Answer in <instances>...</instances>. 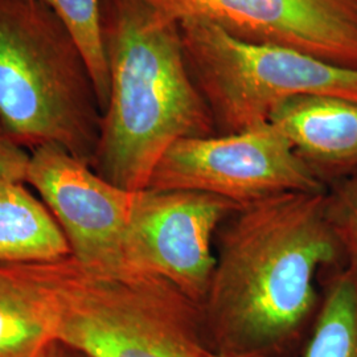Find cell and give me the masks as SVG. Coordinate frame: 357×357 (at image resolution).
Segmentation results:
<instances>
[{
	"label": "cell",
	"mask_w": 357,
	"mask_h": 357,
	"mask_svg": "<svg viewBox=\"0 0 357 357\" xmlns=\"http://www.w3.org/2000/svg\"><path fill=\"white\" fill-rule=\"evenodd\" d=\"M326 213L349 266L357 270V171L332 183L326 192Z\"/></svg>",
	"instance_id": "obj_15"
},
{
	"label": "cell",
	"mask_w": 357,
	"mask_h": 357,
	"mask_svg": "<svg viewBox=\"0 0 357 357\" xmlns=\"http://www.w3.org/2000/svg\"><path fill=\"white\" fill-rule=\"evenodd\" d=\"M56 13L84 53L96 84L101 109L109 96V70L103 47L101 0H40Z\"/></svg>",
	"instance_id": "obj_14"
},
{
	"label": "cell",
	"mask_w": 357,
	"mask_h": 357,
	"mask_svg": "<svg viewBox=\"0 0 357 357\" xmlns=\"http://www.w3.org/2000/svg\"><path fill=\"white\" fill-rule=\"evenodd\" d=\"M202 17L236 38L357 70V0H218Z\"/></svg>",
	"instance_id": "obj_9"
},
{
	"label": "cell",
	"mask_w": 357,
	"mask_h": 357,
	"mask_svg": "<svg viewBox=\"0 0 357 357\" xmlns=\"http://www.w3.org/2000/svg\"><path fill=\"white\" fill-rule=\"evenodd\" d=\"M72 255L64 231L24 183L0 184V264L23 265Z\"/></svg>",
	"instance_id": "obj_11"
},
{
	"label": "cell",
	"mask_w": 357,
	"mask_h": 357,
	"mask_svg": "<svg viewBox=\"0 0 357 357\" xmlns=\"http://www.w3.org/2000/svg\"><path fill=\"white\" fill-rule=\"evenodd\" d=\"M240 208L204 192H137L128 230L130 268L165 278L203 306L216 265L213 236Z\"/></svg>",
	"instance_id": "obj_7"
},
{
	"label": "cell",
	"mask_w": 357,
	"mask_h": 357,
	"mask_svg": "<svg viewBox=\"0 0 357 357\" xmlns=\"http://www.w3.org/2000/svg\"><path fill=\"white\" fill-rule=\"evenodd\" d=\"M185 61L221 134L266 125L298 96L357 101V70L301 52L236 38L202 16L178 20Z\"/></svg>",
	"instance_id": "obj_5"
},
{
	"label": "cell",
	"mask_w": 357,
	"mask_h": 357,
	"mask_svg": "<svg viewBox=\"0 0 357 357\" xmlns=\"http://www.w3.org/2000/svg\"><path fill=\"white\" fill-rule=\"evenodd\" d=\"M305 357H357V270L332 278Z\"/></svg>",
	"instance_id": "obj_13"
},
{
	"label": "cell",
	"mask_w": 357,
	"mask_h": 357,
	"mask_svg": "<svg viewBox=\"0 0 357 357\" xmlns=\"http://www.w3.org/2000/svg\"><path fill=\"white\" fill-rule=\"evenodd\" d=\"M26 183L59 222L75 259L106 271L132 270L128 230L137 192L107 181L53 144L31 150Z\"/></svg>",
	"instance_id": "obj_8"
},
{
	"label": "cell",
	"mask_w": 357,
	"mask_h": 357,
	"mask_svg": "<svg viewBox=\"0 0 357 357\" xmlns=\"http://www.w3.org/2000/svg\"><path fill=\"white\" fill-rule=\"evenodd\" d=\"M158 6L176 16L178 20L188 16H205L218 0H153Z\"/></svg>",
	"instance_id": "obj_17"
},
{
	"label": "cell",
	"mask_w": 357,
	"mask_h": 357,
	"mask_svg": "<svg viewBox=\"0 0 357 357\" xmlns=\"http://www.w3.org/2000/svg\"><path fill=\"white\" fill-rule=\"evenodd\" d=\"M41 357H90L82 351L77 349L72 345L66 344L64 342L56 339L53 340L48 348L44 351Z\"/></svg>",
	"instance_id": "obj_18"
},
{
	"label": "cell",
	"mask_w": 357,
	"mask_h": 357,
	"mask_svg": "<svg viewBox=\"0 0 357 357\" xmlns=\"http://www.w3.org/2000/svg\"><path fill=\"white\" fill-rule=\"evenodd\" d=\"M101 119L89 65L64 22L40 0H0L1 132L91 166Z\"/></svg>",
	"instance_id": "obj_3"
},
{
	"label": "cell",
	"mask_w": 357,
	"mask_h": 357,
	"mask_svg": "<svg viewBox=\"0 0 357 357\" xmlns=\"http://www.w3.org/2000/svg\"><path fill=\"white\" fill-rule=\"evenodd\" d=\"M205 357H259L255 354H250V352H208Z\"/></svg>",
	"instance_id": "obj_19"
},
{
	"label": "cell",
	"mask_w": 357,
	"mask_h": 357,
	"mask_svg": "<svg viewBox=\"0 0 357 357\" xmlns=\"http://www.w3.org/2000/svg\"><path fill=\"white\" fill-rule=\"evenodd\" d=\"M47 295L56 339L90 357H205L202 307L141 270L89 268L72 255L26 264Z\"/></svg>",
	"instance_id": "obj_4"
},
{
	"label": "cell",
	"mask_w": 357,
	"mask_h": 357,
	"mask_svg": "<svg viewBox=\"0 0 357 357\" xmlns=\"http://www.w3.org/2000/svg\"><path fill=\"white\" fill-rule=\"evenodd\" d=\"M31 153L0 132V184L26 183Z\"/></svg>",
	"instance_id": "obj_16"
},
{
	"label": "cell",
	"mask_w": 357,
	"mask_h": 357,
	"mask_svg": "<svg viewBox=\"0 0 357 357\" xmlns=\"http://www.w3.org/2000/svg\"><path fill=\"white\" fill-rule=\"evenodd\" d=\"M268 122L326 185L357 171V101L298 96L280 105Z\"/></svg>",
	"instance_id": "obj_10"
},
{
	"label": "cell",
	"mask_w": 357,
	"mask_h": 357,
	"mask_svg": "<svg viewBox=\"0 0 357 357\" xmlns=\"http://www.w3.org/2000/svg\"><path fill=\"white\" fill-rule=\"evenodd\" d=\"M146 190L204 192L243 206L286 192H326L327 185L268 122L241 132L175 142Z\"/></svg>",
	"instance_id": "obj_6"
},
{
	"label": "cell",
	"mask_w": 357,
	"mask_h": 357,
	"mask_svg": "<svg viewBox=\"0 0 357 357\" xmlns=\"http://www.w3.org/2000/svg\"><path fill=\"white\" fill-rule=\"evenodd\" d=\"M0 132H1V130H0Z\"/></svg>",
	"instance_id": "obj_20"
},
{
	"label": "cell",
	"mask_w": 357,
	"mask_h": 357,
	"mask_svg": "<svg viewBox=\"0 0 357 357\" xmlns=\"http://www.w3.org/2000/svg\"><path fill=\"white\" fill-rule=\"evenodd\" d=\"M326 192L270 196L228 218L203 319L243 347L275 342L305 320L317 301L318 270L343 255Z\"/></svg>",
	"instance_id": "obj_2"
},
{
	"label": "cell",
	"mask_w": 357,
	"mask_h": 357,
	"mask_svg": "<svg viewBox=\"0 0 357 357\" xmlns=\"http://www.w3.org/2000/svg\"><path fill=\"white\" fill-rule=\"evenodd\" d=\"M109 96L93 169L130 192L180 139L216 135L213 115L193 82L176 16L153 0H101Z\"/></svg>",
	"instance_id": "obj_1"
},
{
	"label": "cell",
	"mask_w": 357,
	"mask_h": 357,
	"mask_svg": "<svg viewBox=\"0 0 357 357\" xmlns=\"http://www.w3.org/2000/svg\"><path fill=\"white\" fill-rule=\"evenodd\" d=\"M53 340L54 315L32 271L0 264V357H41Z\"/></svg>",
	"instance_id": "obj_12"
}]
</instances>
